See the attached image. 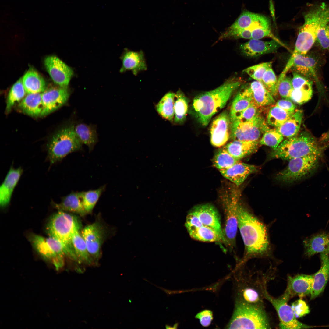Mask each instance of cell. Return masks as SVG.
Listing matches in <instances>:
<instances>
[{
    "instance_id": "cell-39",
    "label": "cell",
    "mask_w": 329,
    "mask_h": 329,
    "mask_svg": "<svg viewBox=\"0 0 329 329\" xmlns=\"http://www.w3.org/2000/svg\"><path fill=\"white\" fill-rule=\"evenodd\" d=\"M174 108V122L176 124L182 123L185 120L187 113L188 101L180 90H178L175 93Z\"/></svg>"
},
{
    "instance_id": "cell-53",
    "label": "cell",
    "mask_w": 329,
    "mask_h": 329,
    "mask_svg": "<svg viewBox=\"0 0 329 329\" xmlns=\"http://www.w3.org/2000/svg\"><path fill=\"white\" fill-rule=\"evenodd\" d=\"M195 317L199 320L203 326L207 327L210 324L212 320V312L208 310H204L197 313Z\"/></svg>"
},
{
    "instance_id": "cell-37",
    "label": "cell",
    "mask_w": 329,
    "mask_h": 329,
    "mask_svg": "<svg viewBox=\"0 0 329 329\" xmlns=\"http://www.w3.org/2000/svg\"><path fill=\"white\" fill-rule=\"evenodd\" d=\"M175 93L171 91L166 93L156 106L158 114L164 119L171 122L174 121L175 116L174 102Z\"/></svg>"
},
{
    "instance_id": "cell-40",
    "label": "cell",
    "mask_w": 329,
    "mask_h": 329,
    "mask_svg": "<svg viewBox=\"0 0 329 329\" xmlns=\"http://www.w3.org/2000/svg\"><path fill=\"white\" fill-rule=\"evenodd\" d=\"M26 93L22 78H21L13 85L9 93L6 107V112L7 113L10 111L16 104L20 102L23 99Z\"/></svg>"
},
{
    "instance_id": "cell-32",
    "label": "cell",
    "mask_w": 329,
    "mask_h": 329,
    "mask_svg": "<svg viewBox=\"0 0 329 329\" xmlns=\"http://www.w3.org/2000/svg\"><path fill=\"white\" fill-rule=\"evenodd\" d=\"M251 93L254 103L260 107L274 104L273 97L261 83L255 80L247 84Z\"/></svg>"
},
{
    "instance_id": "cell-19",
    "label": "cell",
    "mask_w": 329,
    "mask_h": 329,
    "mask_svg": "<svg viewBox=\"0 0 329 329\" xmlns=\"http://www.w3.org/2000/svg\"><path fill=\"white\" fill-rule=\"evenodd\" d=\"M231 122L229 115L224 111L213 121L210 129V142L213 146L220 147L228 140L231 134Z\"/></svg>"
},
{
    "instance_id": "cell-14",
    "label": "cell",
    "mask_w": 329,
    "mask_h": 329,
    "mask_svg": "<svg viewBox=\"0 0 329 329\" xmlns=\"http://www.w3.org/2000/svg\"><path fill=\"white\" fill-rule=\"evenodd\" d=\"M239 197L237 195L233 193L230 196L226 195L222 199L225 220L223 233L225 241L230 245L233 244L235 241L238 227L237 205Z\"/></svg>"
},
{
    "instance_id": "cell-4",
    "label": "cell",
    "mask_w": 329,
    "mask_h": 329,
    "mask_svg": "<svg viewBox=\"0 0 329 329\" xmlns=\"http://www.w3.org/2000/svg\"><path fill=\"white\" fill-rule=\"evenodd\" d=\"M323 148L312 134L304 131L296 136L283 140L271 152L268 158L289 160L312 155L320 157Z\"/></svg>"
},
{
    "instance_id": "cell-44",
    "label": "cell",
    "mask_w": 329,
    "mask_h": 329,
    "mask_svg": "<svg viewBox=\"0 0 329 329\" xmlns=\"http://www.w3.org/2000/svg\"><path fill=\"white\" fill-rule=\"evenodd\" d=\"M105 188L104 185L95 190L81 192L83 206L87 213L92 212Z\"/></svg>"
},
{
    "instance_id": "cell-35",
    "label": "cell",
    "mask_w": 329,
    "mask_h": 329,
    "mask_svg": "<svg viewBox=\"0 0 329 329\" xmlns=\"http://www.w3.org/2000/svg\"><path fill=\"white\" fill-rule=\"evenodd\" d=\"M190 236L196 240L204 242H225L223 233L205 225L187 230Z\"/></svg>"
},
{
    "instance_id": "cell-33",
    "label": "cell",
    "mask_w": 329,
    "mask_h": 329,
    "mask_svg": "<svg viewBox=\"0 0 329 329\" xmlns=\"http://www.w3.org/2000/svg\"><path fill=\"white\" fill-rule=\"evenodd\" d=\"M22 80L27 94L41 93L46 89V83L43 78L33 69H30L26 73Z\"/></svg>"
},
{
    "instance_id": "cell-48",
    "label": "cell",
    "mask_w": 329,
    "mask_h": 329,
    "mask_svg": "<svg viewBox=\"0 0 329 329\" xmlns=\"http://www.w3.org/2000/svg\"><path fill=\"white\" fill-rule=\"evenodd\" d=\"M293 89L292 79L289 77L286 76L278 81V92L283 99L290 100V95Z\"/></svg>"
},
{
    "instance_id": "cell-13",
    "label": "cell",
    "mask_w": 329,
    "mask_h": 329,
    "mask_svg": "<svg viewBox=\"0 0 329 329\" xmlns=\"http://www.w3.org/2000/svg\"><path fill=\"white\" fill-rule=\"evenodd\" d=\"M271 33V22L268 18L249 12L245 29L234 38L260 39L268 36Z\"/></svg>"
},
{
    "instance_id": "cell-26",
    "label": "cell",
    "mask_w": 329,
    "mask_h": 329,
    "mask_svg": "<svg viewBox=\"0 0 329 329\" xmlns=\"http://www.w3.org/2000/svg\"><path fill=\"white\" fill-rule=\"evenodd\" d=\"M191 211L199 218L203 225L211 227L223 233L219 214L213 205L210 204L199 205L194 207Z\"/></svg>"
},
{
    "instance_id": "cell-31",
    "label": "cell",
    "mask_w": 329,
    "mask_h": 329,
    "mask_svg": "<svg viewBox=\"0 0 329 329\" xmlns=\"http://www.w3.org/2000/svg\"><path fill=\"white\" fill-rule=\"evenodd\" d=\"M23 113L33 117L41 116L43 109L42 93L27 94L18 105Z\"/></svg>"
},
{
    "instance_id": "cell-20",
    "label": "cell",
    "mask_w": 329,
    "mask_h": 329,
    "mask_svg": "<svg viewBox=\"0 0 329 329\" xmlns=\"http://www.w3.org/2000/svg\"><path fill=\"white\" fill-rule=\"evenodd\" d=\"M314 275L301 274L288 276L287 287L284 294L289 299L295 296L301 298L310 294L313 283Z\"/></svg>"
},
{
    "instance_id": "cell-3",
    "label": "cell",
    "mask_w": 329,
    "mask_h": 329,
    "mask_svg": "<svg viewBox=\"0 0 329 329\" xmlns=\"http://www.w3.org/2000/svg\"><path fill=\"white\" fill-rule=\"evenodd\" d=\"M304 23L300 27L294 49L290 58L296 54H306L316 42L319 29L329 23V5L314 4L304 15Z\"/></svg>"
},
{
    "instance_id": "cell-6",
    "label": "cell",
    "mask_w": 329,
    "mask_h": 329,
    "mask_svg": "<svg viewBox=\"0 0 329 329\" xmlns=\"http://www.w3.org/2000/svg\"><path fill=\"white\" fill-rule=\"evenodd\" d=\"M229 329H270L271 326L264 305L238 300L231 319L227 326Z\"/></svg>"
},
{
    "instance_id": "cell-25",
    "label": "cell",
    "mask_w": 329,
    "mask_h": 329,
    "mask_svg": "<svg viewBox=\"0 0 329 329\" xmlns=\"http://www.w3.org/2000/svg\"><path fill=\"white\" fill-rule=\"evenodd\" d=\"M258 171L256 166L240 161L228 168L219 171L223 176L237 186L242 183L249 175Z\"/></svg>"
},
{
    "instance_id": "cell-22",
    "label": "cell",
    "mask_w": 329,
    "mask_h": 329,
    "mask_svg": "<svg viewBox=\"0 0 329 329\" xmlns=\"http://www.w3.org/2000/svg\"><path fill=\"white\" fill-rule=\"evenodd\" d=\"M23 172L19 167L15 168L11 166L0 187V206L3 208L9 204L13 191Z\"/></svg>"
},
{
    "instance_id": "cell-42",
    "label": "cell",
    "mask_w": 329,
    "mask_h": 329,
    "mask_svg": "<svg viewBox=\"0 0 329 329\" xmlns=\"http://www.w3.org/2000/svg\"><path fill=\"white\" fill-rule=\"evenodd\" d=\"M293 113L286 111L275 105L269 109L267 122L268 125L277 127L283 124Z\"/></svg>"
},
{
    "instance_id": "cell-38",
    "label": "cell",
    "mask_w": 329,
    "mask_h": 329,
    "mask_svg": "<svg viewBox=\"0 0 329 329\" xmlns=\"http://www.w3.org/2000/svg\"><path fill=\"white\" fill-rule=\"evenodd\" d=\"M74 130L82 143L87 145L89 150L91 151L97 141V135L95 129L90 126L80 123L74 127Z\"/></svg>"
},
{
    "instance_id": "cell-24",
    "label": "cell",
    "mask_w": 329,
    "mask_h": 329,
    "mask_svg": "<svg viewBox=\"0 0 329 329\" xmlns=\"http://www.w3.org/2000/svg\"><path fill=\"white\" fill-rule=\"evenodd\" d=\"M305 256L310 257L318 253L329 254V233L320 232L305 239L303 241Z\"/></svg>"
},
{
    "instance_id": "cell-49",
    "label": "cell",
    "mask_w": 329,
    "mask_h": 329,
    "mask_svg": "<svg viewBox=\"0 0 329 329\" xmlns=\"http://www.w3.org/2000/svg\"><path fill=\"white\" fill-rule=\"evenodd\" d=\"M316 41L322 50H329V23L319 29Z\"/></svg>"
},
{
    "instance_id": "cell-46",
    "label": "cell",
    "mask_w": 329,
    "mask_h": 329,
    "mask_svg": "<svg viewBox=\"0 0 329 329\" xmlns=\"http://www.w3.org/2000/svg\"><path fill=\"white\" fill-rule=\"evenodd\" d=\"M272 62H263L246 68L243 71L255 80L263 83V76L268 69L272 67Z\"/></svg>"
},
{
    "instance_id": "cell-1",
    "label": "cell",
    "mask_w": 329,
    "mask_h": 329,
    "mask_svg": "<svg viewBox=\"0 0 329 329\" xmlns=\"http://www.w3.org/2000/svg\"><path fill=\"white\" fill-rule=\"evenodd\" d=\"M237 214L238 227L245 248V253L242 262L266 255L268 250L269 242L264 225L239 201Z\"/></svg>"
},
{
    "instance_id": "cell-8",
    "label": "cell",
    "mask_w": 329,
    "mask_h": 329,
    "mask_svg": "<svg viewBox=\"0 0 329 329\" xmlns=\"http://www.w3.org/2000/svg\"><path fill=\"white\" fill-rule=\"evenodd\" d=\"M271 270L265 272L250 271L247 273L244 286L240 292L239 300L247 303L263 305L269 282L274 278V273Z\"/></svg>"
},
{
    "instance_id": "cell-36",
    "label": "cell",
    "mask_w": 329,
    "mask_h": 329,
    "mask_svg": "<svg viewBox=\"0 0 329 329\" xmlns=\"http://www.w3.org/2000/svg\"><path fill=\"white\" fill-rule=\"evenodd\" d=\"M80 229L76 230L72 239V244L77 261L90 265L92 264L94 260L88 251L85 242L82 234H80Z\"/></svg>"
},
{
    "instance_id": "cell-27",
    "label": "cell",
    "mask_w": 329,
    "mask_h": 329,
    "mask_svg": "<svg viewBox=\"0 0 329 329\" xmlns=\"http://www.w3.org/2000/svg\"><path fill=\"white\" fill-rule=\"evenodd\" d=\"M321 266L314 275L313 283L310 299L318 296L324 291L329 279V254L320 253Z\"/></svg>"
},
{
    "instance_id": "cell-28",
    "label": "cell",
    "mask_w": 329,
    "mask_h": 329,
    "mask_svg": "<svg viewBox=\"0 0 329 329\" xmlns=\"http://www.w3.org/2000/svg\"><path fill=\"white\" fill-rule=\"evenodd\" d=\"M253 101L251 92L246 84L241 88L232 102L229 113L231 122L238 119Z\"/></svg>"
},
{
    "instance_id": "cell-10",
    "label": "cell",
    "mask_w": 329,
    "mask_h": 329,
    "mask_svg": "<svg viewBox=\"0 0 329 329\" xmlns=\"http://www.w3.org/2000/svg\"><path fill=\"white\" fill-rule=\"evenodd\" d=\"M269 128L263 117L260 115L251 120H238L231 122L230 137L232 140L259 141Z\"/></svg>"
},
{
    "instance_id": "cell-12",
    "label": "cell",
    "mask_w": 329,
    "mask_h": 329,
    "mask_svg": "<svg viewBox=\"0 0 329 329\" xmlns=\"http://www.w3.org/2000/svg\"><path fill=\"white\" fill-rule=\"evenodd\" d=\"M265 299L268 300L275 309L279 318L280 328L308 329L317 327L303 324L297 319L291 306L288 304L289 299L284 293L278 298H275L270 295L268 292Z\"/></svg>"
},
{
    "instance_id": "cell-51",
    "label": "cell",
    "mask_w": 329,
    "mask_h": 329,
    "mask_svg": "<svg viewBox=\"0 0 329 329\" xmlns=\"http://www.w3.org/2000/svg\"><path fill=\"white\" fill-rule=\"evenodd\" d=\"M291 307L297 318L302 317L310 312L309 306L305 302L301 299L293 302Z\"/></svg>"
},
{
    "instance_id": "cell-34",
    "label": "cell",
    "mask_w": 329,
    "mask_h": 329,
    "mask_svg": "<svg viewBox=\"0 0 329 329\" xmlns=\"http://www.w3.org/2000/svg\"><path fill=\"white\" fill-rule=\"evenodd\" d=\"M303 116L302 110H295L286 121L276 129L287 138L296 136L299 133Z\"/></svg>"
},
{
    "instance_id": "cell-52",
    "label": "cell",
    "mask_w": 329,
    "mask_h": 329,
    "mask_svg": "<svg viewBox=\"0 0 329 329\" xmlns=\"http://www.w3.org/2000/svg\"><path fill=\"white\" fill-rule=\"evenodd\" d=\"M187 230L203 225L199 218L192 211L187 215L185 224Z\"/></svg>"
},
{
    "instance_id": "cell-41",
    "label": "cell",
    "mask_w": 329,
    "mask_h": 329,
    "mask_svg": "<svg viewBox=\"0 0 329 329\" xmlns=\"http://www.w3.org/2000/svg\"><path fill=\"white\" fill-rule=\"evenodd\" d=\"M223 147L216 153L212 160L214 166L219 171L228 168L239 161Z\"/></svg>"
},
{
    "instance_id": "cell-43",
    "label": "cell",
    "mask_w": 329,
    "mask_h": 329,
    "mask_svg": "<svg viewBox=\"0 0 329 329\" xmlns=\"http://www.w3.org/2000/svg\"><path fill=\"white\" fill-rule=\"evenodd\" d=\"M312 84V81L311 80L301 87L293 89L290 95V100L299 105L308 102L313 95Z\"/></svg>"
},
{
    "instance_id": "cell-50",
    "label": "cell",
    "mask_w": 329,
    "mask_h": 329,
    "mask_svg": "<svg viewBox=\"0 0 329 329\" xmlns=\"http://www.w3.org/2000/svg\"><path fill=\"white\" fill-rule=\"evenodd\" d=\"M260 107L256 104L253 101V102L243 112L237 120L243 122L251 120L260 115Z\"/></svg>"
},
{
    "instance_id": "cell-7",
    "label": "cell",
    "mask_w": 329,
    "mask_h": 329,
    "mask_svg": "<svg viewBox=\"0 0 329 329\" xmlns=\"http://www.w3.org/2000/svg\"><path fill=\"white\" fill-rule=\"evenodd\" d=\"M82 144L76 133L73 125L61 129L47 144V157L50 164L56 163L70 153L80 150Z\"/></svg>"
},
{
    "instance_id": "cell-16",
    "label": "cell",
    "mask_w": 329,
    "mask_h": 329,
    "mask_svg": "<svg viewBox=\"0 0 329 329\" xmlns=\"http://www.w3.org/2000/svg\"><path fill=\"white\" fill-rule=\"evenodd\" d=\"M104 229L100 222L96 221L85 227L82 232L88 251L94 261L98 260L100 256L105 236Z\"/></svg>"
},
{
    "instance_id": "cell-5",
    "label": "cell",
    "mask_w": 329,
    "mask_h": 329,
    "mask_svg": "<svg viewBox=\"0 0 329 329\" xmlns=\"http://www.w3.org/2000/svg\"><path fill=\"white\" fill-rule=\"evenodd\" d=\"M77 218L67 212L58 210L50 218L47 224L46 232L49 236L61 242L65 249L66 256L77 261L72 242L76 230L80 229Z\"/></svg>"
},
{
    "instance_id": "cell-47",
    "label": "cell",
    "mask_w": 329,
    "mask_h": 329,
    "mask_svg": "<svg viewBox=\"0 0 329 329\" xmlns=\"http://www.w3.org/2000/svg\"><path fill=\"white\" fill-rule=\"evenodd\" d=\"M277 82L276 76L271 67L264 73L262 78V83L273 97H276L278 94Z\"/></svg>"
},
{
    "instance_id": "cell-17",
    "label": "cell",
    "mask_w": 329,
    "mask_h": 329,
    "mask_svg": "<svg viewBox=\"0 0 329 329\" xmlns=\"http://www.w3.org/2000/svg\"><path fill=\"white\" fill-rule=\"evenodd\" d=\"M44 64L53 81L59 86L67 87L73 74L72 69L55 56L47 57Z\"/></svg>"
},
{
    "instance_id": "cell-45",
    "label": "cell",
    "mask_w": 329,
    "mask_h": 329,
    "mask_svg": "<svg viewBox=\"0 0 329 329\" xmlns=\"http://www.w3.org/2000/svg\"><path fill=\"white\" fill-rule=\"evenodd\" d=\"M284 137L276 129H269L263 135L259 141V144L276 149L283 141Z\"/></svg>"
},
{
    "instance_id": "cell-55",
    "label": "cell",
    "mask_w": 329,
    "mask_h": 329,
    "mask_svg": "<svg viewBox=\"0 0 329 329\" xmlns=\"http://www.w3.org/2000/svg\"><path fill=\"white\" fill-rule=\"evenodd\" d=\"M275 105L291 112H294L296 108V106L291 100L286 99L278 100Z\"/></svg>"
},
{
    "instance_id": "cell-23",
    "label": "cell",
    "mask_w": 329,
    "mask_h": 329,
    "mask_svg": "<svg viewBox=\"0 0 329 329\" xmlns=\"http://www.w3.org/2000/svg\"><path fill=\"white\" fill-rule=\"evenodd\" d=\"M121 58L122 72L131 71L134 75L136 76L139 73L147 69L144 54L142 50L135 51L126 49Z\"/></svg>"
},
{
    "instance_id": "cell-15",
    "label": "cell",
    "mask_w": 329,
    "mask_h": 329,
    "mask_svg": "<svg viewBox=\"0 0 329 329\" xmlns=\"http://www.w3.org/2000/svg\"><path fill=\"white\" fill-rule=\"evenodd\" d=\"M317 61L314 57L306 54H298L289 59L285 68L280 74L282 76L286 75L291 69L304 76L311 80L313 79L319 83L317 74Z\"/></svg>"
},
{
    "instance_id": "cell-11",
    "label": "cell",
    "mask_w": 329,
    "mask_h": 329,
    "mask_svg": "<svg viewBox=\"0 0 329 329\" xmlns=\"http://www.w3.org/2000/svg\"><path fill=\"white\" fill-rule=\"evenodd\" d=\"M29 239L34 248L42 257L52 261L57 267L63 265L66 253L61 242L51 237L46 238L36 234H32Z\"/></svg>"
},
{
    "instance_id": "cell-56",
    "label": "cell",
    "mask_w": 329,
    "mask_h": 329,
    "mask_svg": "<svg viewBox=\"0 0 329 329\" xmlns=\"http://www.w3.org/2000/svg\"><path fill=\"white\" fill-rule=\"evenodd\" d=\"M318 141L321 145L329 143V129L322 135Z\"/></svg>"
},
{
    "instance_id": "cell-30",
    "label": "cell",
    "mask_w": 329,
    "mask_h": 329,
    "mask_svg": "<svg viewBox=\"0 0 329 329\" xmlns=\"http://www.w3.org/2000/svg\"><path fill=\"white\" fill-rule=\"evenodd\" d=\"M259 141L233 140L223 147L236 158L241 159L255 153L259 146Z\"/></svg>"
},
{
    "instance_id": "cell-2",
    "label": "cell",
    "mask_w": 329,
    "mask_h": 329,
    "mask_svg": "<svg viewBox=\"0 0 329 329\" xmlns=\"http://www.w3.org/2000/svg\"><path fill=\"white\" fill-rule=\"evenodd\" d=\"M240 84L239 81L231 78L216 89L196 96L193 99L192 108L200 123L207 126L212 117L225 107Z\"/></svg>"
},
{
    "instance_id": "cell-18",
    "label": "cell",
    "mask_w": 329,
    "mask_h": 329,
    "mask_svg": "<svg viewBox=\"0 0 329 329\" xmlns=\"http://www.w3.org/2000/svg\"><path fill=\"white\" fill-rule=\"evenodd\" d=\"M70 93L67 87H52L42 93L43 109L41 116L46 115L55 111L67 101Z\"/></svg>"
},
{
    "instance_id": "cell-54",
    "label": "cell",
    "mask_w": 329,
    "mask_h": 329,
    "mask_svg": "<svg viewBox=\"0 0 329 329\" xmlns=\"http://www.w3.org/2000/svg\"><path fill=\"white\" fill-rule=\"evenodd\" d=\"M292 73V82L293 89L301 87L311 80L295 71H293Z\"/></svg>"
},
{
    "instance_id": "cell-9",
    "label": "cell",
    "mask_w": 329,
    "mask_h": 329,
    "mask_svg": "<svg viewBox=\"0 0 329 329\" xmlns=\"http://www.w3.org/2000/svg\"><path fill=\"white\" fill-rule=\"evenodd\" d=\"M320 157L312 155L291 159L286 168L277 174L276 179L281 182L292 183L309 177L318 168Z\"/></svg>"
},
{
    "instance_id": "cell-29",
    "label": "cell",
    "mask_w": 329,
    "mask_h": 329,
    "mask_svg": "<svg viewBox=\"0 0 329 329\" xmlns=\"http://www.w3.org/2000/svg\"><path fill=\"white\" fill-rule=\"evenodd\" d=\"M52 205L58 210L73 212L81 216L87 214L83 206L81 192H72L62 197L61 202H53Z\"/></svg>"
},
{
    "instance_id": "cell-21",
    "label": "cell",
    "mask_w": 329,
    "mask_h": 329,
    "mask_svg": "<svg viewBox=\"0 0 329 329\" xmlns=\"http://www.w3.org/2000/svg\"><path fill=\"white\" fill-rule=\"evenodd\" d=\"M281 46H285L284 44L273 39L264 41L260 39H250L242 44L240 49L245 56L254 57L275 52Z\"/></svg>"
}]
</instances>
